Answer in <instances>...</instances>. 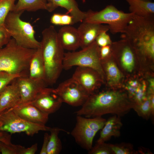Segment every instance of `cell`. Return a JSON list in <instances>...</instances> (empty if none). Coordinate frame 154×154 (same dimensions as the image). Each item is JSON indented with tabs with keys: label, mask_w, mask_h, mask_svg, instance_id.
<instances>
[{
	"label": "cell",
	"mask_w": 154,
	"mask_h": 154,
	"mask_svg": "<svg viewBox=\"0 0 154 154\" xmlns=\"http://www.w3.org/2000/svg\"><path fill=\"white\" fill-rule=\"evenodd\" d=\"M113 154H137L133 144L129 143L121 142L115 144L109 143Z\"/></svg>",
	"instance_id": "cell-28"
},
{
	"label": "cell",
	"mask_w": 154,
	"mask_h": 154,
	"mask_svg": "<svg viewBox=\"0 0 154 154\" xmlns=\"http://www.w3.org/2000/svg\"><path fill=\"white\" fill-rule=\"evenodd\" d=\"M134 14L126 13L118 9L114 6L110 5L99 11L89 10L86 12L83 21L100 24H106L109 30L114 34L123 33Z\"/></svg>",
	"instance_id": "cell-6"
},
{
	"label": "cell",
	"mask_w": 154,
	"mask_h": 154,
	"mask_svg": "<svg viewBox=\"0 0 154 154\" xmlns=\"http://www.w3.org/2000/svg\"><path fill=\"white\" fill-rule=\"evenodd\" d=\"M147 0V1H150V0Z\"/></svg>",
	"instance_id": "cell-42"
},
{
	"label": "cell",
	"mask_w": 154,
	"mask_h": 154,
	"mask_svg": "<svg viewBox=\"0 0 154 154\" xmlns=\"http://www.w3.org/2000/svg\"><path fill=\"white\" fill-rule=\"evenodd\" d=\"M147 85L145 79L143 77L139 87L132 100L135 104H139L145 101L147 98Z\"/></svg>",
	"instance_id": "cell-32"
},
{
	"label": "cell",
	"mask_w": 154,
	"mask_h": 154,
	"mask_svg": "<svg viewBox=\"0 0 154 154\" xmlns=\"http://www.w3.org/2000/svg\"><path fill=\"white\" fill-rule=\"evenodd\" d=\"M77 81L90 95L99 90L105 84L100 74L92 68L77 66L72 77Z\"/></svg>",
	"instance_id": "cell-12"
},
{
	"label": "cell",
	"mask_w": 154,
	"mask_h": 154,
	"mask_svg": "<svg viewBox=\"0 0 154 154\" xmlns=\"http://www.w3.org/2000/svg\"><path fill=\"white\" fill-rule=\"evenodd\" d=\"M55 90L62 102L73 106H82L89 96L72 77L60 83Z\"/></svg>",
	"instance_id": "cell-11"
},
{
	"label": "cell",
	"mask_w": 154,
	"mask_h": 154,
	"mask_svg": "<svg viewBox=\"0 0 154 154\" xmlns=\"http://www.w3.org/2000/svg\"><path fill=\"white\" fill-rule=\"evenodd\" d=\"M39 10H45L50 12L54 11L51 0H18L11 11L33 12Z\"/></svg>",
	"instance_id": "cell-21"
},
{
	"label": "cell",
	"mask_w": 154,
	"mask_h": 154,
	"mask_svg": "<svg viewBox=\"0 0 154 154\" xmlns=\"http://www.w3.org/2000/svg\"><path fill=\"white\" fill-rule=\"evenodd\" d=\"M38 149V144L35 143L28 148H25L22 154H34Z\"/></svg>",
	"instance_id": "cell-40"
},
{
	"label": "cell",
	"mask_w": 154,
	"mask_h": 154,
	"mask_svg": "<svg viewBox=\"0 0 154 154\" xmlns=\"http://www.w3.org/2000/svg\"><path fill=\"white\" fill-rule=\"evenodd\" d=\"M101 62L105 77V86L110 88H122L125 77L117 66L112 55Z\"/></svg>",
	"instance_id": "cell-15"
},
{
	"label": "cell",
	"mask_w": 154,
	"mask_h": 154,
	"mask_svg": "<svg viewBox=\"0 0 154 154\" xmlns=\"http://www.w3.org/2000/svg\"><path fill=\"white\" fill-rule=\"evenodd\" d=\"M130 12L138 17L154 18V3L145 0H126Z\"/></svg>",
	"instance_id": "cell-22"
},
{
	"label": "cell",
	"mask_w": 154,
	"mask_h": 154,
	"mask_svg": "<svg viewBox=\"0 0 154 154\" xmlns=\"http://www.w3.org/2000/svg\"><path fill=\"white\" fill-rule=\"evenodd\" d=\"M138 153L140 154H151V153L150 151H148V149H147L144 148H140L137 151Z\"/></svg>",
	"instance_id": "cell-41"
},
{
	"label": "cell",
	"mask_w": 154,
	"mask_h": 154,
	"mask_svg": "<svg viewBox=\"0 0 154 154\" xmlns=\"http://www.w3.org/2000/svg\"><path fill=\"white\" fill-rule=\"evenodd\" d=\"M53 6L55 9L59 7L66 9V14H70L73 17L75 23L82 22L84 20L86 12H83L79 9L75 0H51Z\"/></svg>",
	"instance_id": "cell-24"
},
{
	"label": "cell",
	"mask_w": 154,
	"mask_h": 154,
	"mask_svg": "<svg viewBox=\"0 0 154 154\" xmlns=\"http://www.w3.org/2000/svg\"><path fill=\"white\" fill-rule=\"evenodd\" d=\"M50 22L55 25L67 26L75 23L73 17L68 14L54 13L51 17Z\"/></svg>",
	"instance_id": "cell-30"
},
{
	"label": "cell",
	"mask_w": 154,
	"mask_h": 154,
	"mask_svg": "<svg viewBox=\"0 0 154 154\" xmlns=\"http://www.w3.org/2000/svg\"><path fill=\"white\" fill-rule=\"evenodd\" d=\"M51 127L45 125L30 122L21 118L11 109L0 113V131L11 134L25 133L33 136L40 131H50Z\"/></svg>",
	"instance_id": "cell-10"
},
{
	"label": "cell",
	"mask_w": 154,
	"mask_h": 154,
	"mask_svg": "<svg viewBox=\"0 0 154 154\" xmlns=\"http://www.w3.org/2000/svg\"><path fill=\"white\" fill-rule=\"evenodd\" d=\"M147 99L139 104L134 103L132 109L138 115L144 119L147 120L151 117L154 116L152 111L150 95H147Z\"/></svg>",
	"instance_id": "cell-27"
},
{
	"label": "cell",
	"mask_w": 154,
	"mask_h": 154,
	"mask_svg": "<svg viewBox=\"0 0 154 154\" xmlns=\"http://www.w3.org/2000/svg\"><path fill=\"white\" fill-rule=\"evenodd\" d=\"M132 45L136 54L154 52V18L134 15L121 36Z\"/></svg>",
	"instance_id": "cell-4"
},
{
	"label": "cell",
	"mask_w": 154,
	"mask_h": 154,
	"mask_svg": "<svg viewBox=\"0 0 154 154\" xmlns=\"http://www.w3.org/2000/svg\"><path fill=\"white\" fill-rule=\"evenodd\" d=\"M16 0H0V26L4 25L9 13L13 11Z\"/></svg>",
	"instance_id": "cell-29"
},
{
	"label": "cell",
	"mask_w": 154,
	"mask_h": 154,
	"mask_svg": "<svg viewBox=\"0 0 154 154\" xmlns=\"http://www.w3.org/2000/svg\"><path fill=\"white\" fill-rule=\"evenodd\" d=\"M36 50L24 48L11 38L0 48V71L29 77L30 61Z\"/></svg>",
	"instance_id": "cell-3"
},
{
	"label": "cell",
	"mask_w": 154,
	"mask_h": 154,
	"mask_svg": "<svg viewBox=\"0 0 154 154\" xmlns=\"http://www.w3.org/2000/svg\"><path fill=\"white\" fill-rule=\"evenodd\" d=\"M25 147L11 143L7 144L0 141V152L2 154H22Z\"/></svg>",
	"instance_id": "cell-31"
},
{
	"label": "cell",
	"mask_w": 154,
	"mask_h": 154,
	"mask_svg": "<svg viewBox=\"0 0 154 154\" xmlns=\"http://www.w3.org/2000/svg\"><path fill=\"white\" fill-rule=\"evenodd\" d=\"M11 38L4 26H0V48L6 45Z\"/></svg>",
	"instance_id": "cell-36"
},
{
	"label": "cell",
	"mask_w": 154,
	"mask_h": 154,
	"mask_svg": "<svg viewBox=\"0 0 154 154\" xmlns=\"http://www.w3.org/2000/svg\"><path fill=\"white\" fill-rule=\"evenodd\" d=\"M16 79L8 85L0 94V113L20 103L21 95Z\"/></svg>",
	"instance_id": "cell-18"
},
{
	"label": "cell",
	"mask_w": 154,
	"mask_h": 154,
	"mask_svg": "<svg viewBox=\"0 0 154 154\" xmlns=\"http://www.w3.org/2000/svg\"><path fill=\"white\" fill-rule=\"evenodd\" d=\"M0 141L7 144L11 143V134L6 132L0 131Z\"/></svg>",
	"instance_id": "cell-39"
},
{
	"label": "cell",
	"mask_w": 154,
	"mask_h": 154,
	"mask_svg": "<svg viewBox=\"0 0 154 154\" xmlns=\"http://www.w3.org/2000/svg\"></svg>",
	"instance_id": "cell-43"
},
{
	"label": "cell",
	"mask_w": 154,
	"mask_h": 154,
	"mask_svg": "<svg viewBox=\"0 0 154 154\" xmlns=\"http://www.w3.org/2000/svg\"><path fill=\"white\" fill-rule=\"evenodd\" d=\"M20 77L21 76L18 75L12 74L0 71V94L13 80Z\"/></svg>",
	"instance_id": "cell-34"
},
{
	"label": "cell",
	"mask_w": 154,
	"mask_h": 154,
	"mask_svg": "<svg viewBox=\"0 0 154 154\" xmlns=\"http://www.w3.org/2000/svg\"><path fill=\"white\" fill-rule=\"evenodd\" d=\"M99 53L101 61L111 56L112 55L111 45L100 47Z\"/></svg>",
	"instance_id": "cell-37"
},
{
	"label": "cell",
	"mask_w": 154,
	"mask_h": 154,
	"mask_svg": "<svg viewBox=\"0 0 154 154\" xmlns=\"http://www.w3.org/2000/svg\"><path fill=\"white\" fill-rule=\"evenodd\" d=\"M58 36L64 49L74 51L80 47V39L77 29L70 25L64 26L57 32Z\"/></svg>",
	"instance_id": "cell-19"
},
{
	"label": "cell",
	"mask_w": 154,
	"mask_h": 154,
	"mask_svg": "<svg viewBox=\"0 0 154 154\" xmlns=\"http://www.w3.org/2000/svg\"><path fill=\"white\" fill-rule=\"evenodd\" d=\"M100 47L95 41L78 51L64 53L63 69L68 70L74 66L89 67L97 71L105 83V77L100 56Z\"/></svg>",
	"instance_id": "cell-7"
},
{
	"label": "cell",
	"mask_w": 154,
	"mask_h": 154,
	"mask_svg": "<svg viewBox=\"0 0 154 154\" xmlns=\"http://www.w3.org/2000/svg\"><path fill=\"white\" fill-rule=\"evenodd\" d=\"M45 70L41 49H37L30 62L29 77L34 80H44Z\"/></svg>",
	"instance_id": "cell-23"
},
{
	"label": "cell",
	"mask_w": 154,
	"mask_h": 154,
	"mask_svg": "<svg viewBox=\"0 0 154 154\" xmlns=\"http://www.w3.org/2000/svg\"><path fill=\"white\" fill-rule=\"evenodd\" d=\"M82 49L89 46L94 42L102 32L109 30L108 25L83 21L77 29Z\"/></svg>",
	"instance_id": "cell-16"
},
{
	"label": "cell",
	"mask_w": 154,
	"mask_h": 154,
	"mask_svg": "<svg viewBox=\"0 0 154 154\" xmlns=\"http://www.w3.org/2000/svg\"><path fill=\"white\" fill-rule=\"evenodd\" d=\"M105 87L90 95L81 108L75 112L76 116L90 118L111 114L121 117L132 109L134 103L124 89Z\"/></svg>",
	"instance_id": "cell-1"
},
{
	"label": "cell",
	"mask_w": 154,
	"mask_h": 154,
	"mask_svg": "<svg viewBox=\"0 0 154 154\" xmlns=\"http://www.w3.org/2000/svg\"><path fill=\"white\" fill-rule=\"evenodd\" d=\"M106 31H104L99 35L96 37L95 42L100 47L111 45L112 41L110 36L107 34Z\"/></svg>",
	"instance_id": "cell-35"
},
{
	"label": "cell",
	"mask_w": 154,
	"mask_h": 154,
	"mask_svg": "<svg viewBox=\"0 0 154 154\" xmlns=\"http://www.w3.org/2000/svg\"><path fill=\"white\" fill-rule=\"evenodd\" d=\"M42 34L40 48L45 67L44 80L47 85H51L56 82L63 69L64 49L53 26L44 29Z\"/></svg>",
	"instance_id": "cell-2"
},
{
	"label": "cell",
	"mask_w": 154,
	"mask_h": 154,
	"mask_svg": "<svg viewBox=\"0 0 154 154\" xmlns=\"http://www.w3.org/2000/svg\"><path fill=\"white\" fill-rule=\"evenodd\" d=\"M22 119L32 123L45 125L48 119V115L29 103L20 104L11 109Z\"/></svg>",
	"instance_id": "cell-17"
},
{
	"label": "cell",
	"mask_w": 154,
	"mask_h": 154,
	"mask_svg": "<svg viewBox=\"0 0 154 154\" xmlns=\"http://www.w3.org/2000/svg\"><path fill=\"white\" fill-rule=\"evenodd\" d=\"M50 137V135L48 133H45L44 135L43 144L40 154H47V148Z\"/></svg>",
	"instance_id": "cell-38"
},
{
	"label": "cell",
	"mask_w": 154,
	"mask_h": 154,
	"mask_svg": "<svg viewBox=\"0 0 154 154\" xmlns=\"http://www.w3.org/2000/svg\"><path fill=\"white\" fill-rule=\"evenodd\" d=\"M123 126L121 117L116 115L106 120L101 129L99 137L97 142H105L114 137H119L121 135L120 129Z\"/></svg>",
	"instance_id": "cell-20"
},
{
	"label": "cell",
	"mask_w": 154,
	"mask_h": 154,
	"mask_svg": "<svg viewBox=\"0 0 154 154\" xmlns=\"http://www.w3.org/2000/svg\"><path fill=\"white\" fill-rule=\"evenodd\" d=\"M62 103L55 89L47 87L42 89L29 103L49 115L58 110Z\"/></svg>",
	"instance_id": "cell-13"
},
{
	"label": "cell",
	"mask_w": 154,
	"mask_h": 154,
	"mask_svg": "<svg viewBox=\"0 0 154 154\" xmlns=\"http://www.w3.org/2000/svg\"><path fill=\"white\" fill-rule=\"evenodd\" d=\"M66 131L57 127L51 128L47 148V154H58L62 149L61 141L58 137L60 131Z\"/></svg>",
	"instance_id": "cell-25"
},
{
	"label": "cell",
	"mask_w": 154,
	"mask_h": 154,
	"mask_svg": "<svg viewBox=\"0 0 154 154\" xmlns=\"http://www.w3.org/2000/svg\"><path fill=\"white\" fill-rule=\"evenodd\" d=\"M23 12H10L4 26L18 45L26 48L37 49L40 47V42L35 38V31L31 24L21 19Z\"/></svg>",
	"instance_id": "cell-5"
},
{
	"label": "cell",
	"mask_w": 154,
	"mask_h": 154,
	"mask_svg": "<svg viewBox=\"0 0 154 154\" xmlns=\"http://www.w3.org/2000/svg\"><path fill=\"white\" fill-rule=\"evenodd\" d=\"M142 78L140 75H137L125 78L122 88L132 100L139 87Z\"/></svg>",
	"instance_id": "cell-26"
},
{
	"label": "cell",
	"mask_w": 154,
	"mask_h": 154,
	"mask_svg": "<svg viewBox=\"0 0 154 154\" xmlns=\"http://www.w3.org/2000/svg\"><path fill=\"white\" fill-rule=\"evenodd\" d=\"M106 120L102 117L89 118L77 116L76 123L71 135L78 144L88 151L93 146L95 135L103 127Z\"/></svg>",
	"instance_id": "cell-9"
},
{
	"label": "cell",
	"mask_w": 154,
	"mask_h": 154,
	"mask_svg": "<svg viewBox=\"0 0 154 154\" xmlns=\"http://www.w3.org/2000/svg\"><path fill=\"white\" fill-rule=\"evenodd\" d=\"M112 56L125 77L140 75L138 60L133 48L126 39L112 42L111 45Z\"/></svg>",
	"instance_id": "cell-8"
},
{
	"label": "cell",
	"mask_w": 154,
	"mask_h": 154,
	"mask_svg": "<svg viewBox=\"0 0 154 154\" xmlns=\"http://www.w3.org/2000/svg\"><path fill=\"white\" fill-rule=\"evenodd\" d=\"M16 80L21 95L20 104L31 102L38 93L48 86L44 80H33L28 76L20 77Z\"/></svg>",
	"instance_id": "cell-14"
},
{
	"label": "cell",
	"mask_w": 154,
	"mask_h": 154,
	"mask_svg": "<svg viewBox=\"0 0 154 154\" xmlns=\"http://www.w3.org/2000/svg\"><path fill=\"white\" fill-rule=\"evenodd\" d=\"M90 154H113L109 143L105 142H97L88 151Z\"/></svg>",
	"instance_id": "cell-33"
}]
</instances>
